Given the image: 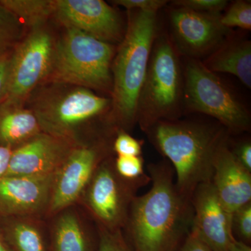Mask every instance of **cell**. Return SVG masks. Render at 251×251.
I'll return each instance as SVG.
<instances>
[{
    "label": "cell",
    "mask_w": 251,
    "mask_h": 251,
    "mask_svg": "<svg viewBox=\"0 0 251 251\" xmlns=\"http://www.w3.org/2000/svg\"><path fill=\"white\" fill-rule=\"evenodd\" d=\"M148 171L151 187L133 200L124 235L134 251H177L192 229L191 199L177 189L166 159L150 163Z\"/></svg>",
    "instance_id": "1"
},
{
    "label": "cell",
    "mask_w": 251,
    "mask_h": 251,
    "mask_svg": "<svg viewBox=\"0 0 251 251\" xmlns=\"http://www.w3.org/2000/svg\"><path fill=\"white\" fill-rule=\"evenodd\" d=\"M145 133L173 166L179 192L191 200L199 185L211 182L214 155L229 134L219 123L178 119L157 122Z\"/></svg>",
    "instance_id": "2"
},
{
    "label": "cell",
    "mask_w": 251,
    "mask_h": 251,
    "mask_svg": "<svg viewBox=\"0 0 251 251\" xmlns=\"http://www.w3.org/2000/svg\"><path fill=\"white\" fill-rule=\"evenodd\" d=\"M157 14L128 11L127 27L112 64L110 122L126 131L136 124L140 91L157 35Z\"/></svg>",
    "instance_id": "3"
},
{
    "label": "cell",
    "mask_w": 251,
    "mask_h": 251,
    "mask_svg": "<svg viewBox=\"0 0 251 251\" xmlns=\"http://www.w3.org/2000/svg\"><path fill=\"white\" fill-rule=\"evenodd\" d=\"M49 84L38 92L29 108L41 131L81 145L80 135L110 112L112 99L85 87Z\"/></svg>",
    "instance_id": "4"
},
{
    "label": "cell",
    "mask_w": 251,
    "mask_h": 251,
    "mask_svg": "<svg viewBox=\"0 0 251 251\" xmlns=\"http://www.w3.org/2000/svg\"><path fill=\"white\" fill-rule=\"evenodd\" d=\"M115 46L82 31L64 28L56 41L52 67L46 82L85 87L112 94Z\"/></svg>",
    "instance_id": "5"
},
{
    "label": "cell",
    "mask_w": 251,
    "mask_h": 251,
    "mask_svg": "<svg viewBox=\"0 0 251 251\" xmlns=\"http://www.w3.org/2000/svg\"><path fill=\"white\" fill-rule=\"evenodd\" d=\"M179 59L171 37L156 35L137 108L136 123L145 133L157 122L179 118L184 90Z\"/></svg>",
    "instance_id": "6"
},
{
    "label": "cell",
    "mask_w": 251,
    "mask_h": 251,
    "mask_svg": "<svg viewBox=\"0 0 251 251\" xmlns=\"http://www.w3.org/2000/svg\"><path fill=\"white\" fill-rule=\"evenodd\" d=\"M187 59L183 74L186 110L213 117L229 134L250 129L249 110L224 80L200 59Z\"/></svg>",
    "instance_id": "7"
},
{
    "label": "cell",
    "mask_w": 251,
    "mask_h": 251,
    "mask_svg": "<svg viewBox=\"0 0 251 251\" xmlns=\"http://www.w3.org/2000/svg\"><path fill=\"white\" fill-rule=\"evenodd\" d=\"M149 182L150 176L135 181L122 178L110 156L99 165L81 199L98 226L123 229L137 192Z\"/></svg>",
    "instance_id": "8"
},
{
    "label": "cell",
    "mask_w": 251,
    "mask_h": 251,
    "mask_svg": "<svg viewBox=\"0 0 251 251\" xmlns=\"http://www.w3.org/2000/svg\"><path fill=\"white\" fill-rule=\"evenodd\" d=\"M56 40L45 26L32 29L10 55L5 99L25 103L49 76Z\"/></svg>",
    "instance_id": "9"
},
{
    "label": "cell",
    "mask_w": 251,
    "mask_h": 251,
    "mask_svg": "<svg viewBox=\"0 0 251 251\" xmlns=\"http://www.w3.org/2000/svg\"><path fill=\"white\" fill-rule=\"evenodd\" d=\"M112 145L104 137L74 147L54 175L47 214L57 215L82 197L99 165L110 156Z\"/></svg>",
    "instance_id": "10"
},
{
    "label": "cell",
    "mask_w": 251,
    "mask_h": 251,
    "mask_svg": "<svg viewBox=\"0 0 251 251\" xmlns=\"http://www.w3.org/2000/svg\"><path fill=\"white\" fill-rule=\"evenodd\" d=\"M221 14L175 6L170 12L169 20L171 39L178 53L199 59L214 52L229 34V29L220 21Z\"/></svg>",
    "instance_id": "11"
},
{
    "label": "cell",
    "mask_w": 251,
    "mask_h": 251,
    "mask_svg": "<svg viewBox=\"0 0 251 251\" xmlns=\"http://www.w3.org/2000/svg\"><path fill=\"white\" fill-rule=\"evenodd\" d=\"M54 18L64 28L115 45L125 34L120 14L103 0H54Z\"/></svg>",
    "instance_id": "12"
},
{
    "label": "cell",
    "mask_w": 251,
    "mask_h": 251,
    "mask_svg": "<svg viewBox=\"0 0 251 251\" xmlns=\"http://www.w3.org/2000/svg\"><path fill=\"white\" fill-rule=\"evenodd\" d=\"M191 201L194 214L191 232L213 251H229L235 240L232 214L221 202L211 183L199 185Z\"/></svg>",
    "instance_id": "13"
},
{
    "label": "cell",
    "mask_w": 251,
    "mask_h": 251,
    "mask_svg": "<svg viewBox=\"0 0 251 251\" xmlns=\"http://www.w3.org/2000/svg\"><path fill=\"white\" fill-rule=\"evenodd\" d=\"M76 144L41 132L11 151L4 176H35L55 174Z\"/></svg>",
    "instance_id": "14"
},
{
    "label": "cell",
    "mask_w": 251,
    "mask_h": 251,
    "mask_svg": "<svg viewBox=\"0 0 251 251\" xmlns=\"http://www.w3.org/2000/svg\"><path fill=\"white\" fill-rule=\"evenodd\" d=\"M54 175L0 177V219L35 217L46 212Z\"/></svg>",
    "instance_id": "15"
},
{
    "label": "cell",
    "mask_w": 251,
    "mask_h": 251,
    "mask_svg": "<svg viewBox=\"0 0 251 251\" xmlns=\"http://www.w3.org/2000/svg\"><path fill=\"white\" fill-rule=\"evenodd\" d=\"M211 183L220 201L231 214L251 202V172L236 159L228 140L216 150Z\"/></svg>",
    "instance_id": "16"
},
{
    "label": "cell",
    "mask_w": 251,
    "mask_h": 251,
    "mask_svg": "<svg viewBox=\"0 0 251 251\" xmlns=\"http://www.w3.org/2000/svg\"><path fill=\"white\" fill-rule=\"evenodd\" d=\"M41 132L35 115L25 103L6 99L0 103V148L12 151Z\"/></svg>",
    "instance_id": "17"
},
{
    "label": "cell",
    "mask_w": 251,
    "mask_h": 251,
    "mask_svg": "<svg viewBox=\"0 0 251 251\" xmlns=\"http://www.w3.org/2000/svg\"><path fill=\"white\" fill-rule=\"evenodd\" d=\"M227 38L202 63L215 74L223 73L234 75L246 87L251 89V41Z\"/></svg>",
    "instance_id": "18"
},
{
    "label": "cell",
    "mask_w": 251,
    "mask_h": 251,
    "mask_svg": "<svg viewBox=\"0 0 251 251\" xmlns=\"http://www.w3.org/2000/svg\"><path fill=\"white\" fill-rule=\"evenodd\" d=\"M49 240V251H97L99 235L86 228L75 211L57 214ZM98 230V229H97Z\"/></svg>",
    "instance_id": "19"
},
{
    "label": "cell",
    "mask_w": 251,
    "mask_h": 251,
    "mask_svg": "<svg viewBox=\"0 0 251 251\" xmlns=\"http://www.w3.org/2000/svg\"><path fill=\"white\" fill-rule=\"evenodd\" d=\"M34 217L0 219V232L11 251H49V242Z\"/></svg>",
    "instance_id": "20"
},
{
    "label": "cell",
    "mask_w": 251,
    "mask_h": 251,
    "mask_svg": "<svg viewBox=\"0 0 251 251\" xmlns=\"http://www.w3.org/2000/svg\"><path fill=\"white\" fill-rule=\"evenodd\" d=\"M0 4L30 30L44 27L54 15V0H0Z\"/></svg>",
    "instance_id": "21"
},
{
    "label": "cell",
    "mask_w": 251,
    "mask_h": 251,
    "mask_svg": "<svg viewBox=\"0 0 251 251\" xmlns=\"http://www.w3.org/2000/svg\"><path fill=\"white\" fill-rule=\"evenodd\" d=\"M25 29L18 18L0 4V58L10 53L22 40Z\"/></svg>",
    "instance_id": "22"
},
{
    "label": "cell",
    "mask_w": 251,
    "mask_h": 251,
    "mask_svg": "<svg viewBox=\"0 0 251 251\" xmlns=\"http://www.w3.org/2000/svg\"><path fill=\"white\" fill-rule=\"evenodd\" d=\"M220 21L223 26L229 29L232 27H238L251 30V1L238 0L234 1L227 8L224 14H221Z\"/></svg>",
    "instance_id": "23"
},
{
    "label": "cell",
    "mask_w": 251,
    "mask_h": 251,
    "mask_svg": "<svg viewBox=\"0 0 251 251\" xmlns=\"http://www.w3.org/2000/svg\"><path fill=\"white\" fill-rule=\"evenodd\" d=\"M114 166L117 174L124 179L135 181L148 176L144 170L143 156H117Z\"/></svg>",
    "instance_id": "24"
},
{
    "label": "cell",
    "mask_w": 251,
    "mask_h": 251,
    "mask_svg": "<svg viewBox=\"0 0 251 251\" xmlns=\"http://www.w3.org/2000/svg\"><path fill=\"white\" fill-rule=\"evenodd\" d=\"M232 231L236 240L251 244V202L232 213Z\"/></svg>",
    "instance_id": "25"
},
{
    "label": "cell",
    "mask_w": 251,
    "mask_h": 251,
    "mask_svg": "<svg viewBox=\"0 0 251 251\" xmlns=\"http://www.w3.org/2000/svg\"><path fill=\"white\" fill-rule=\"evenodd\" d=\"M97 251H134L127 242L122 229L111 230L98 226Z\"/></svg>",
    "instance_id": "26"
},
{
    "label": "cell",
    "mask_w": 251,
    "mask_h": 251,
    "mask_svg": "<svg viewBox=\"0 0 251 251\" xmlns=\"http://www.w3.org/2000/svg\"><path fill=\"white\" fill-rule=\"evenodd\" d=\"M112 151L117 156H142L143 147L141 142L122 129L117 130L112 144Z\"/></svg>",
    "instance_id": "27"
},
{
    "label": "cell",
    "mask_w": 251,
    "mask_h": 251,
    "mask_svg": "<svg viewBox=\"0 0 251 251\" xmlns=\"http://www.w3.org/2000/svg\"><path fill=\"white\" fill-rule=\"evenodd\" d=\"M173 4L200 13L221 14L228 5L226 0H176Z\"/></svg>",
    "instance_id": "28"
},
{
    "label": "cell",
    "mask_w": 251,
    "mask_h": 251,
    "mask_svg": "<svg viewBox=\"0 0 251 251\" xmlns=\"http://www.w3.org/2000/svg\"><path fill=\"white\" fill-rule=\"evenodd\" d=\"M111 2L117 6H122L128 10L158 12L161 8L166 6L169 1L166 0H115Z\"/></svg>",
    "instance_id": "29"
},
{
    "label": "cell",
    "mask_w": 251,
    "mask_h": 251,
    "mask_svg": "<svg viewBox=\"0 0 251 251\" xmlns=\"http://www.w3.org/2000/svg\"><path fill=\"white\" fill-rule=\"evenodd\" d=\"M238 162L248 171L251 172V143L247 140L235 145L233 150L230 148Z\"/></svg>",
    "instance_id": "30"
},
{
    "label": "cell",
    "mask_w": 251,
    "mask_h": 251,
    "mask_svg": "<svg viewBox=\"0 0 251 251\" xmlns=\"http://www.w3.org/2000/svg\"><path fill=\"white\" fill-rule=\"evenodd\" d=\"M177 251H213L192 232H190L187 238Z\"/></svg>",
    "instance_id": "31"
},
{
    "label": "cell",
    "mask_w": 251,
    "mask_h": 251,
    "mask_svg": "<svg viewBox=\"0 0 251 251\" xmlns=\"http://www.w3.org/2000/svg\"><path fill=\"white\" fill-rule=\"evenodd\" d=\"M11 52L0 58V103L6 98L9 59Z\"/></svg>",
    "instance_id": "32"
},
{
    "label": "cell",
    "mask_w": 251,
    "mask_h": 251,
    "mask_svg": "<svg viewBox=\"0 0 251 251\" xmlns=\"http://www.w3.org/2000/svg\"><path fill=\"white\" fill-rule=\"evenodd\" d=\"M11 150L9 149L0 148V177L6 175L9 167Z\"/></svg>",
    "instance_id": "33"
},
{
    "label": "cell",
    "mask_w": 251,
    "mask_h": 251,
    "mask_svg": "<svg viewBox=\"0 0 251 251\" xmlns=\"http://www.w3.org/2000/svg\"><path fill=\"white\" fill-rule=\"evenodd\" d=\"M229 251H251V245L235 239L229 248Z\"/></svg>",
    "instance_id": "34"
},
{
    "label": "cell",
    "mask_w": 251,
    "mask_h": 251,
    "mask_svg": "<svg viewBox=\"0 0 251 251\" xmlns=\"http://www.w3.org/2000/svg\"><path fill=\"white\" fill-rule=\"evenodd\" d=\"M0 251H11L1 232H0Z\"/></svg>",
    "instance_id": "35"
}]
</instances>
